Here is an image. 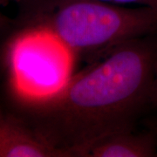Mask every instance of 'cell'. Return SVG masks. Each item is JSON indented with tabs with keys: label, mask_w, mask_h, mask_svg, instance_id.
Here are the masks:
<instances>
[{
	"label": "cell",
	"mask_w": 157,
	"mask_h": 157,
	"mask_svg": "<svg viewBox=\"0 0 157 157\" xmlns=\"http://www.w3.org/2000/svg\"><path fill=\"white\" fill-rule=\"evenodd\" d=\"M156 59V34L118 45L53 94L26 102L30 125L59 157H80L102 137L134 129L150 107Z\"/></svg>",
	"instance_id": "cell-1"
},
{
	"label": "cell",
	"mask_w": 157,
	"mask_h": 157,
	"mask_svg": "<svg viewBox=\"0 0 157 157\" xmlns=\"http://www.w3.org/2000/svg\"><path fill=\"white\" fill-rule=\"evenodd\" d=\"M32 27L56 38L72 54L104 55L125 42L157 34V9L101 0H34Z\"/></svg>",
	"instance_id": "cell-2"
},
{
	"label": "cell",
	"mask_w": 157,
	"mask_h": 157,
	"mask_svg": "<svg viewBox=\"0 0 157 157\" xmlns=\"http://www.w3.org/2000/svg\"><path fill=\"white\" fill-rule=\"evenodd\" d=\"M11 56L15 85L25 103L53 94L72 76V52L42 29L31 27L21 34Z\"/></svg>",
	"instance_id": "cell-3"
},
{
	"label": "cell",
	"mask_w": 157,
	"mask_h": 157,
	"mask_svg": "<svg viewBox=\"0 0 157 157\" xmlns=\"http://www.w3.org/2000/svg\"><path fill=\"white\" fill-rule=\"evenodd\" d=\"M0 157H59L29 123L0 107Z\"/></svg>",
	"instance_id": "cell-4"
},
{
	"label": "cell",
	"mask_w": 157,
	"mask_h": 157,
	"mask_svg": "<svg viewBox=\"0 0 157 157\" xmlns=\"http://www.w3.org/2000/svg\"><path fill=\"white\" fill-rule=\"evenodd\" d=\"M157 136L150 131L127 129L114 132L94 141L80 157H155Z\"/></svg>",
	"instance_id": "cell-5"
},
{
	"label": "cell",
	"mask_w": 157,
	"mask_h": 157,
	"mask_svg": "<svg viewBox=\"0 0 157 157\" xmlns=\"http://www.w3.org/2000/svg\"><path fill=\"white\" fill-rule=\"evenodd\" d=\"M108 3L122 5V6H147L157 9V0H101Z\"/></svg>",
	"instance_id": "cell-6"
},
{
	"label": "cell",
	"mask_w": 157,
	"mask_h": 157,
	"mask_svg": "<svg viewBox=\"0 0 157 157\" xmlns=\"http://www.w3.org/2000/svg\"><path fill=\"white\" fill-rule=\"evenodd\" d=\"M150 107L157 108V59L155 67V79L153 83V87L150 96Z\"/></svg>",
	"instance_id": "cell-7"
},
{
	"label": "cell",
	"mask_w": 157,
	"mask_h": 157,
	"mask_svg": "<svg viewBox=\"0 0 157 157\" xmlns=\"http://www.w3.org/2000/svg\"><path fill=\"white\" fill-rule=\"evenodd\" d=\"M14 1H25V0H0V4L1 6H6L7 4L11 2H14Z\"/></svg>",
	"instance_id": "cell-8"
},
{
	"label": "cell",
	"mask_w": 157,
	"mask_h": 157,
	"mask_svg": "<svg viewBox=\"0 0 157 157\" xmlns=\"http://www.w3.org/2000/svg\"><path fill=\"white\" fill-rule=\"evenodd\" d=\"M0 6H1V4H0Z\"/></svg>",
	"instance_id": "cell-9"
}]
</instances>
